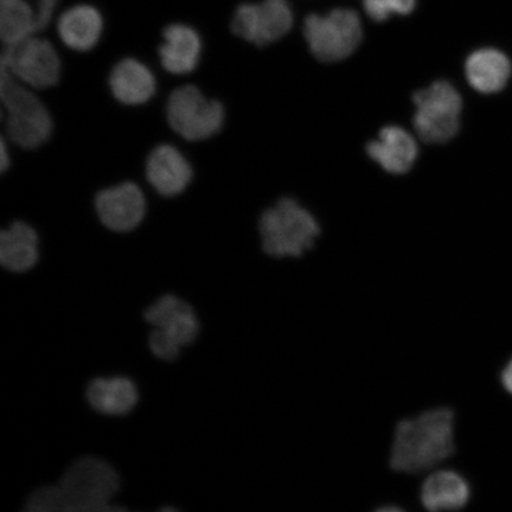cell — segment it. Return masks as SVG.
Instances as JSON below:
<instances>
[{
  "label": "cell",
  "mask_w": 512,
  "mask_h": 512,
  "mask_svg": "<svg viewBox=\"0 0 512 512\" xmlns=\"http://www.w3.org/2000/svg\"><path fill=\"white\" fill-rule=\"evenodd\" d=\"M456 452V416L446 407L432 408L395 427L389 465L403 475L438 469Z\"/></svg>",
  "instance_id": "6da1fadb"
},
{
  "label": "cell",
  "mask_w": 512,
  "mask_h": 512,
  "mask_svg": "<svg viewBox=\"0 0 512 512\" xmlns=\"http://www.w3.org/2000/svg\"><path fill=\"white\" fill-rule=\"evenodd\" d=\"M304 36L316 59L338 62L354 54L360 46L362 22L351 9H335L326 15L312 14L305 19Z\"/></svg>",
  "instance_id": "52a82bcc"
},
{
  "label": "cell",
  "mask_w": 512,
  "mask_h": 512,
  "mask_svg": "<svg viewBox=\"0 0 512 512\" xmlns=\"http://www.w3.org/2000/svg\"><path fill=\"white\" fill-rule=\"evenodd\" d=\"M226 111L220 101L208 99L194 85L178 87L166 102V120L188 142H203L222 130Z\"/></svg>",
  "instance_id": "8992f818"
},
{
  "label": "cell",
  "mask_w": 512,
  "mask_h": 512,
  "mask_svg": "<svg viewBox=\"0 0 512 512\" xmlns=\"http://www.w3.org/2000/svg\"><path fill=\"white\" fill-rule=\"evenodd\" d=\"M465 73L476 91L483 94L497 93L507 85L511 75V63L502 51L480 49L467 59Z\"/></svg>",
  "instance_id": "d6986e66"
},
{
  "label": "cell",
  "mask_w": 512,
  "mask_h": 512,
  "mask_svg": "<svg viewBox=\"0 0 512 512\" xmlns=\"http://www.w3.org/2000/svg\"><path fill=\"white\" fill-rule=\"evenodd\" d=\"M149 344L153 354L163 361H174L182 348L174 339L159 329L151 332Z\"/></svg>",
  "instance_id": "603a6c76"
},
{
  "label": "cell",
  "mask_w": 512,
  "mask_h": 512,
  "mask_svg": "<svg viewBox=\"0 0 512 512\" xmlns=\"http://www.w3.org/2000/svg\"><path fill=\"white\" fill-rule=\"evenodd\" d=\"M471 498L469 482L453 470L428 472L420 488V502L428 511H456L466 507Z\"/></svg>",
  "instance_id": "2e32d148"
},
{
  "label": "cell",
  "mask_w": 512,
  "mask_h": 512,
  "mask_svg": "<svg viewBox=\"0 0 512 512\" xmlns=\"http://www.w3.org/2000/svg\"><path fill=\"white\" fill-rule=\"evenodd\" d=\"M293 11L288 0H260L235 6L229 30L235 37L262 48L281 40L293 27Z\"/></svg>",
  "instance_id": "9c48e42d"
},
{
  "label": "cell",
  "mask_w": 512,
  "mask_h": 512,
  "mask_svg": "<svg viewBox=\"0 0 512 512\" xmlns=\"http://www.w3.org/2000/svg\"><path fill=\"white\" fill-rule=\"evenodd\" d=\"M145 319L181 347L194 342L200 332V323L192 307L172 294H166L153 303L145 311Z\"/></svg>",
  "instance_id": "9a60e30c"
},
{
  "label": "cell",
  "mask_w": 512,
  "mask_h": 512,
  "mask_svg": "<svg viewBox=\"0 0 512 512\" xmlns=\"http://www.w3.org/2000/svg\"><path fill=\"white\" fill-rule=\"evenodd\" d=\"M95 211L100 222L112 232H132L145 219L144 192L132 182L113 185L96 195Z\"/></svg>",
  "instance_id": "8fae6325"
},
{
  "label": "cell",
  "mask_w": 512,
  "mask_h": 512,
  "mask_svg": "<svg viewBox=\"0 0 512 512\" xmlns=\"http://www.w3.org/2000/svg\"><path fill=\"white\" fill-rule=\"evenodd\" d=\"M368 156L393 175L411 171L418 158V144L407 131L399 126H387L379 138L367 145Z\"/></svg>",
  "instance_id": "e0dca14e"
},
{
  "label": "cell",
  "mask_w": 512,
  "mask_h": 512,
  "mask_svg": "<svg viewBox=\"0 0 512 512\" xmlns=\"http://www.w3.org/2000/svg\"><path fill=\"white\" fill-rule=\"evenodd\" d=\"M501 380L504 389L512 395V360L503 369Z\"/></svg>",
  "instance_id": "d4e9b609"
},
{
  "label": "cell",
  "mask_w": 512,
  "mask_h": 512,
  "mask_svg": "<svg viewBox=\"0 0 512 512\" xmlns=\"http://www.w3.org/2000/svg\"><path fill=\"white\" fill-rule=\"evenodd\" d=\"M364 11L375 22H386L395 15L412 14L416 0H363Z\"/></svg>",
  "instance_id": "7402d4cb"
},
{
  "label": "cell",
  "mask_w": 512,
  "mask_h": 512,
  "mask_svg": "<svg viewBox=\"0 0 512 512\" xmlns=\"http://www.w3.org/2000/svg\"><path fill=\"white\" fill-rule=\"evenodd\" d=\"M53 23L64 47L88 53L104 38L107 21L100 6L88 0H75L60 6Z\"/></svg>",
  "instance_id": "30bf717a"
},
{
  "label": "cell",
  "mask_w": 512,
  "mask_h": 512,
  "mask_svg": "<svg viewBox=\"0 0 512 512\" xmlns=\"http://www.w3.org/2000/svg\"><path fill=\"white\" fill-rule=\"evenodd\" d=\"M145 174L147 182L160 196L175 197L188 189L194 170L177 147L162 144L147 157Z\"/></svg>",
  "instance_id": "4fadbf2b"
},
{
  "label": "cell",
  "mask_w": 512,
  "mask_h": 512,
  "mask_svg": "<svg viewBox=\"0 0 512 512\" xmlns=\"http://www.w3.org/2000/svg\"><path fill=\"white\" fill-rule=\"evenodd\" d=\"M0 68L32 89H48L59 83L62 64L59 53L47 37L34 34L3 47Z\"/></svg>",
  "instance_id": "ba28073f"
},
{
  "label": "cell",
  "mask_w": 512,
  "mask_h": 512,
  "mask_svg": "<svg viewBox=\"0 0 512 512\" xmlns=\"http://www.w3.org/2000/svg\"><path fill=\"white\" fill-rule=\"evenodd\" d=\"M259 230L262 248L273 258H300L315 246L319 224L309 211L292 198L262 214Z\"/></svg>",
  "instance_id": "277c9868"
},
{
  "label": "cell",
  "mask_w": 512,
  "mask_h": 512,
  "mask_svg": "<svg viewBox=\"0 0 512 512\" xmlns=\"http://www.w3.org/2000/svg\"><path fill=\"white\" fill-rule=\"evenodd\" d=\"M87 399L95 411L107 415L131 412L138 401L136 384L126 377L95 379L87 388Z\"/></svg>",
  "instance_id": "ffe728a7"
},
{
  "label": "cell",
  "mask_w": 512,
  "mask_h": 512,
  "mask_svg": "<svg viewBox=\"0 0 512 512\" xmlns=\"http://www.w3.org/2000/svg\"><path fill=\"white\" fill-rule=\"evenodd\" d=\"M120 486L118 473L99 458L85 457L69 467L57 485L48 486L51 512L115 511L111 499Z\"/></svg>",
  "instance_id": "7a4b0ae2"
},
{
  "label": "cell",
  "mask_w": 512,
  "mask_h": 512,
  "mask_svg": "<svg viewBox=\"0 0 512 512\" xmlns=\"http://www.w3.org/2000/svg\"><path fill=\"white\" fill-rule=\"evenodd\" d=\"M108 87L120 104L140 106L149 102L156 94L157 81L155 74L145 63L126 57L113 67Z\"/></svg>",
  "instance_id": "5bb4252c"
},
{
  "label": "cell",
  "mask_w": 512,
  "mask_h": 512,
  "mask_svg": "<svg viewBox=\"0 0 512 512\" xmlns=\"http://www.w3.org/2000/svg\"><path fill=\"white\" fill-rule=\"evenodd\" d=\"M10 153L5 138L2 139V147H0V170L5 172L10 168Z\"/></svg>",
  "instance_id": "cb8c5ba5"
},
{
  "label": "cell",
  "mask_w": 512,
  "mask_h": 512,
  "mask_svg": "<svg viewBox=\"0 0 512 512\" xmlns=\"http://www.w3.org/2000/svg\"><path fill=\"white\" fill-rule=\"evenodd\" d=\"M413 124L422 142L446 144L457 136L462 114V96L450 82L437 81L413 96Z\"/></svg>",
  "instance_id": "5b68a950"
},
{
  "label": "cell",
  "mask_w": 512,
  "mask_h": 512,
  "mask_svg": "<svg viewBox=\"0 0 512 512\" xmlns=\"http://www.w3.org/2000/svg\"><path fill=\"white\" fill-rule=\"evenodd\" d=\"M38 34L37 11L31 0H0V40L11 46Z\"/></svg>",
  "instance_id": "44dd1931"
},
{
  "label": "cell",
  "mask_w": 512,
  "mask_h": 512,
  "mask_svg": "<svg viewBox=\"0 0 512 512\" xmlns=\"http://www.w3.org/2000/svg\"><path fill=\"white\" fill-rule=\"evenodd\" d=\"M38 234L30 224L15 221L0 234V264L11 272H27L38 261Z\"/></svg>",
  "instance_id": "ac0fdd59"
},
{
  "label": "cell",
  "mask_w": 512,
  "mask_h": 512,
  "mask_svg": "<svg viewBox=\"0 0 512 512\" xmlns=\"http://www.w3.org/2000/svg\"><path fill=\"white\" fill-rule=\"evenodd\" d=\"M0 100L9 142L24 150H35L48 142L54 126L48 108L32 88L3 68H0Z\"/></svg>",
  "instance_id": "3957f363"
},
{
  "label": "cell",
  "mask_w": 512,
  "mask_h": 512,
  "mask_svg": "<svg viewBox=\"0 0 512 512\" xmlns=\"http://www.w3.org/2000/svg\"><path fill=\"white\" fill-rule=\"evenodd\" d=\"M158 57L166 72L172 75H188L200 64L203 38L195 25L185 21L165 24L160 31Z\"/></svg>",
  "instance_id": "7c38bea8"
}]
</instances>
